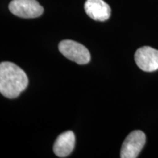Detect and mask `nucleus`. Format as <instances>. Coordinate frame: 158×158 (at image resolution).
<instances>
[{"label":"nucleus","mask_w":158,"mask_h":158,"mask_svg":"<svg viewBox=\"0 0 158 158\" xmlns=\"http://www.w3.org/2000/svg\"><path fill=\"white\" fill-rule=\"evenodd\" d=\"M28 77L21 68L10 62L0 64V92L7 98H18L28 86Z\"/></svg>","instance_id":"1"},{"label":"nucleus","mask_w":158,"mask_h":158,"mask_svg":"<svg viewBox=\"0 0 158 158\" xmlns=\"http://www.w3.org/2000/svg\"><path fill=\"white\" fill-rule=\"evenodd\" d=\"M61 54L70 60L78 64H85L90 62L89 51L84 45L76 41L64 40L59 44Z\"/></svg>","instance_id":"2"},{"label":"nucleus","mask_w":158,"mask_h":158,"mask_svg":"<svg viewBox=\"0 0 158 158\" xmlns=\"http://www.w3.org/2000/svg\"><path fill=\"white\" fill-rule=\"evenodd\" d=\"M10 11L23 19H34L40 16L44 9L36 0H13L9 5Z\"/></svg>","instance_id":"3"},{"label":"nucleus","mask_w":158,"mask_h":158,"mask_svg":"<svg viewBox=\"0 0 158 158\" xmlns=\"http://www.w3.org/2000/svg\"><path fill=\"white\" fill-rule=\"evenodd\" d=\"M146 143V135L141 130L131 132L127 136L122 146L120 157L122 158H136Z\"/></svg>","instance_id":"4"},{"label":"nucleus","mask_w":158,"mask_h":158,"mask_svg":"<svg viewBox=\"0 0 158 158\" xmlns=\"http://www.w3.org/2000/svg\"><path fill=\"white\" fill-rule=\"evenodd\" d=\"M135 61L141 70L154 72L158 70V50L149 46H143L135 51Z\"/></svg>","instance_id":"5"},{"label":"nucleus","mask_w":158,"mask_h":158,"mask_svg":"<svg viewBox=\"0 0 158 158\" xmlns=\"http://www.w3.org/2000/svg\"><path fill=\"white\" fill-rule=\"evenodd\" d=\"M86 13L94 21H107L110 16V6L103 0H86L84 4Z\"/></svg>","instance_id":"6"},{"label":"nucleus","mask_w":158,"mask_h":158,"mask_svg":"<svg viewBox=\"0 0 158 158\" xmlns=\"http://www.w3.org/2000/svg\"><path fill=\"white\" fill-rule=\"evenodd\" d=\"M76 138L72 131H66L58 136L54 145V152L59 157L70 155L75 147Z\"/></svg>","instance_id":"7"}]
</instances>
